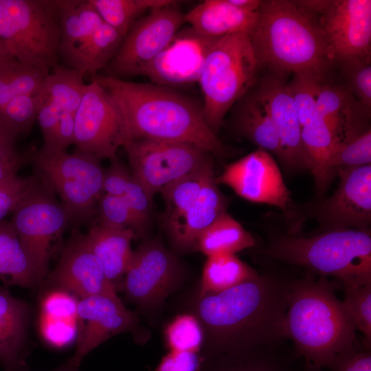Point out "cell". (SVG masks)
<instances>
[{
	"label": "cell",
	"instance_id": "30",
	"mask_svg": "<svg viewBox=\"0 0 371 371\" xmlns=\"http://www.w3.org/2000/svg\"><path fill=\"white\" fill-rule=\"evenodd\" d=\"M255 245L256 240L251 234L225 212L199 235L195 248L210 256L219 254H236Z\"/></svg>",
	"mask_w": 371,
	"mask_h": 371
},
{
	"label": "cell",
	"instance_id": "9",
	"mask_svg": "<svg viewBox=\"0 0 371 371\" xmlns=\"http://www.w3.org/2000/svg\"><path fill=\"white\" fill-rule=\"evenodd\" d=\"M297 1L319 26L334 60H370V0Z\"/></svg>",
	"mask_w": 371,
	"mask_h": 371
},
{
	"label": "cell",
	"instance_id": "28",
	"mask_svg": "<svg viewBox=\"0 0 371 371\" xmlns=\"http://www.w3.org/2000/svg\"><path fill=\"white\" fill-rule=\"evenodd\" d=\"M201 359L199 371H293L276 347L219 354Z\"/></svg>",
	"mask_w": 371,
	"mask_h": 371
},
{
	"label": "cell",
	"instance_id": "5",
	"mask_svg": "<svg viewBox=\"0 0 371 371\" xmlns=\"http://www.w3.org/2000/svg\"><path fill=\"white\" fill-rule=\"evenodd\" d=\"M265 256L300 266L344 286L371 283L370 229H333L309 237L276 234L261 250Z\"/></svg>",
	"mask_w": 371,
	"mask_h": 371
},
{
	"label": "cell",
	"instance_id": "20",
	"mask_svg": "<svg viewBox=\"0 0 371 371\" xmlns=\"http://www.w3.org/2000/svg\"><path fill=\"white\" fill-rule=\"evenodd\" d=\"M60 29L58 55L70 67L74 58L104 22L88 0H43Z\"/></svg>",
	"mask_w": 371,
	"mask_h": 371
},
{
	"label": "cell",
	"instance_id": "11",
	"mask_svg": "<svg viewBox=\"0 0 371 371\" xmlns=\"http://www.w3.org/2000/svg\"><path fill=\"white\" fill-rule=\"evenodd\" d=\"M176 4L177 1L152 10L131 26L117 52L106 67L107 76L122 79L143 75L186 23L185 14Z\"/></svg>",
	"mask_w": 371,
	"mask_h": 371
},
{
	"label": "cell",
	"instance_id": "35",
	"mask_svg": "<svg viewBox=\"0 0 371 371\" xmlns=\"http://www.w3.org/2000/svg\"><path fill=\"white\" fill-rule=\"evenodd\" d=\"M103 21L126 36L136 19L146 11L166 6L172 0H88Z\"/></svg>",
	"mask_w": 371,
	"mask_h": 371
},
{
	"label": "cell",
	"instance_id": "24",
	"mask_svg": "<svg viewBox=\"0 0 371 371\" xmlns=\"http://www.w3.org/2000/svg\"><path fill=\"white\" fill-rule=\"evenodd\" d=\"M212 179L200 194L174 225L168 228L171 240L179 249L195 248L199 235L221 215L227 212V201Z\"/></svg>",
	"mask_w": 371,
	"mask_h": 371
},
{
	"label": "cell",
	"instance_id": "3",
	"mask_svg": "<svg viewBox=\"0 0 371 371\" xmlns=\"http://www.w3.org/2000/svg\"><path fill=\"white\" fill-rule=\"evenodd\" d=\"M248 35L260 68L273 73L324 82L335 61L319 26L297 1H261Z\"/></svg>",
	"mask_w": 371,
	"mask_h": 371
},
{
	"label": "cell",
	"instance_id": "1",
	"mask_svg": "<svg viewBox=\"0 0 371 371\" xmlns=\"http://www.w3.org/2000/svg\"><path fill=\"white\" fill-rule=\"evenodd\" d=\"M292 281L266 271L223 292L199 295L192 314L203 331L201 357L277 347L288 338L286 316Z\"/></svg>",
	"mask_w": 371,
	"mask_h": 371
},
{
	"label": "cell",
	"instance_id": "45",
	"mask_svg": "<svg viewBox=\"0 0 371 371\" xmlns=\"http://www.w3.org/2000/svg\"><path fill=\"white\" fill-rule=\"evenodd\" d=\"M329 368L332 371H371L370 350L354 346L339 353Z\"/></svg>",
	"mask_w": 371,
	"mask_h": 371
},
{
	"label": "cell",
	"instance_id": "19",
	"mask_svg": "<svg viewBox=\"0 0 371 371\" xmlns=\"http://www.w3.org/2000/svg\"><path fill=\"white\" fill-rule=\"evenodd\" d=\"M285 74L272 72L255 91L273 122L281 148L280 161L290 171L308 170L295 104Z\"/></svg>",
	"mask_w": 371,
	"mask_h": 371
},
{
	"label": "cell",
	"instance_id": "2",
	"mask_svg": "<svg viewBox=\"0 0 371 371\" xmlns=\"http://www.w3.org/2000/svg\"><path fill=\"white\" fill-rule=\"evenodd\" d=\"M116 100L130 140L149 139L187 143L211 155L226 148L205 122L201 107L163 85L137 83L109 76H91Z\"/></svg>",
	"mask_w": 371,
	"mask_h": 371
},
{
	"label": "cell",
	"instance_id": "16",
	"mask_svg": "<svg viewBox=\"0 0 371 371\" xmlns=\"http://www.w3.org/2000/svg\"><path fill=\"white\" fill-rule=\"evenodd\" d=\"M239 196L254 203H267L282 210L290 206L291 192L280 168L269 153L257 149L228 164L215 179Z\"/></svg>",
	"mask_w": 371,
	"mask_h": 371
},
{
	"label": "cell",
	"instance_id": "27",
	"mask_svg": "<svg viewBox=\"0 0 371 371\" xmlns=\"http://www.w3.org/2000/svg\"><path fill=\"white\" fill-rule=\"evenodd\" d=\"M212 157L202 166L165 187L161 192L167 228L176 223L194 203L205 186L214 178Z\"/></svg>",
	"mask_w": 371,
	"mask_h": 371
},
{
	"label": "cell",
	"instance_id": "42",
	"mask_svg": "<svg viewBox=\"0 0 371 371\" xmlns=\"http://www.w3.org/2000/svg\"><path fill=\"white\" fill-rule=\"evenodd\" d=\"M78 297L58 288H52L43 297L40 319L59 322H78Z\"/></svg>",
	"mask_w": 371,
	"mask_h": 371
},
{
	"label": "cell",
	"instance_id": "40",
	"mask_svg": "<svg viewBox=\"0 0 371 371\" xmlns=\"http://www.w3.org/2000/svg\"><path fill=\"white\" fill-rule=\"evenodd\" d=\"M96 212L100 225L114 229H131L136 236H141L132 211L121 197L103 193L98 202Z\"/></svg>",
	"mask_w": 371,
	"mask_h": 371
},
{
	"label": "cell",
	"instance_id": "38",
	"mask_svg": "<svg viewBox=\"0 0 371 371\" xmlns=\"http://www.w3.org/2000/svg\"><path fill=\"white\" fill-rule=\"evenodd\" d=\"M342 301L357 330L363 335L365 348L371 343V283L360 286H344Z\"/></svg>",
	"mask_w": 371,
	"mask_h": 371
},
{
	"label": "cell",
	"instance_id": "49",
	"mask_svg": "<svg viewBox=\"0 0 371 371\" xmlns=\"http://www.w3.org/2000/svg\"><path fill=\"white\" fill-rule=\"evenodd\" d=\"M63 111L56 104L48 100L43 101L36 120L43 137V144L50 141Z\"/></svg>",
	"mask_w": 371,
	"mask_h": 371
},
{
	"label": "cell",
	"instance_id": "21",
	"mask_svg": "<svg viewBox=\"0 0 371 371\" xmlns=\"http://www.w3.org/2000/svg\"><path fill=\"white\" fill-rule=\"evenodd\" d=\"M259 8H241L231 0H205L185 14V19L194 32L205 38L249 34L256 23Z\"/></svg>",
	"mask_w": 371,
	"mask_h": 371
},
{
	"label": "cell",
	"instance_id": "51",
	"mask_svg": "<svg viewBox=\"0 0 371 371\" xmlns=\"http://www.w3.org/2000/svg\"><path fill=\"white\" fill-rule=\"evenodd\" d=\"M22 163L0 162V181L13 174L17 173Z\"/></svg>",
	"mask_w": 371,
	"mask_h": 371
},
{
	"label": "cell",
	"instance_id": "26",
	"mask_svg": "<svg viewBox=\"0 0 371 371\" xmlns=\"http://www.w3.org/2000/svg\"><path fill=\"white\" fill-rule=\"evenodd\" d=\"M0 280L24 287L42 283L12 225L5 220L0 223Z\"/></svg>",
	"mask_w": 371,
	"mask_h": 371
},
{
	"label": "cell",
	"instance_id": "36",
	"mask_svg": "<svg viewBox=\"0 0 371 371\" xmlns=\"http://www.w3.org/2000/svg\"><path fill=\"white\" fill-rule=\"evenodd\" d=\"M164 338L170 351H201L204 335L201 325L192 313L179 315L166 326Z\"/></svg>",
	"mask_w": 371,
	"mask_h": 371
},
{
	"label": "cell",
	"instance_id": "48",
	"mask_svg": "<svg viewBox=\"0 0 371 371\" xmlns=\"http://www.w3.org/2000/svg\"><path fill=\"white\" fill-rule=\"evenodd\" d=\"M75 113L63 111L50 141L43 144V147L67 150V148L74 144Z\"/></svg>",
	"mask_w": 371,
	"mask_h": 371
},
{
	"label": "cell",
	"instance_id": "4",
	"mask_svg": "<svg viewBox=\"0 0 371 371\" xmlns=\"http://www.w3.org/2000/svg\"><path fill=\"white\" fill-rule=\"evenodd\" d=\"M286 330L306 363L320 370L357 345L355 324L332 283L322 276L293 280Z\"/></svg>",
	"mask_w": 371,
	"mask_h": 371
},
{
	"label": "cell",
	"instance_id": "53",
	"mask_svg": "<svg viewBox=\"0 0 371 371\" xmlns=\"http://www.w3.org/2000/svg\"><path fill=\"white\" fill-rule=\"evenodd\" d=\"M303 371H321V370L305 363Z\"/></svg>",
	"mask_w": 371,
	"mask_h": 371
},
{
	"label": "cell",
	"instance_id": "8",
	"mask_svg": "<svg viewBox=\"0 0 371 371\" xmlns=\"http://www.w3.org/2000/svg\"><path fill=\"white\" fill-rule=\"evenodd\" d=\"M0 41L21 64L59 65L60 29L43 0H0Z\"/></svg>",
	"mask_w": 371,
	"mask_h": 371
},
{
	"label": "cell",
	"instance_id": "17",
	"mask_svg": "<svg viewBox=\"0 0 371 371\" xmlns=\"http://www.w3.org/2000/svg\"><path fill=\"white\" fill-rule=\"evenodd\" d=\"M82 328L74 355L65 364L76 371L82 359L111 337L135 328L137 315L127 309L119 299L96 295L79 299L77 308Z\"/></svg>",
	"mask_w": 371,
	"mask_h": 371
},
{
	"label": "cell",
	"instance_id": "10",
	"mask_svg": "<svg viewBox=\"0 0 371 371\" xmlns=\"http://www.w3.org/2000/svg\"><path fill=\"white\" fill-rule=\"evenodd\" d=\"M53 194L41 180L12 212L10 221L42 282L48 274L52 243L71 222Z\"/></svg>",
	"mask_w": 371,
	"mask_h": 371
},
{
	"label": "cell",
	"instance_id": "12",
	"mask_svg": "<svg viewBox=\"0 0 371 371\" xmlns=\"http://www.w3.org/2000/svg\"><path fill=\"white\" fill-rule=\"evenodd\" d=\"M129 140L126 122L116 100L91 79L75 113L76 149L100 160H111Z\"/></svg>",
	"mask_w": 371,
	"mask_h": 371
},
{
	"label": "cell",
	"instance_id": "22",
	"mask_svg": "<svg viewBox=\"0 0 371 371\" xmlns=\"http://www.w3.org/2000/svg\"><path fill=\"white\" fill-rule=\"evenodd\" d=\"M30 308L0 288V364L5 371H28L25 346Z\"/></svg>",
	"mask_w": 371,
	"mask_h": 371
},
{
	"label": "cell",
	"instance_id": "43",
	"mask_svg": "<svg viewBox=\"0 0 371 371\" xmlns=\"http://www.w3.org/2000/svg\"><path fill=\"white\" fill-rule=\"evenodd\" d=\"M349 83V90L368 111L371 108L370 60H359L342 64Z\"/></svg>",
	"mask_w": 371,
	"mask_h": 371
},
{
	"label": "cell",
	"instance_id": "44",
	"mask_svg": "<svg viewBox=\"0 0 371 371\" xmlns=\"http://www.w3.org/2000/svg\"><path fill=\"white\" fill-rule=\"evenodd\" d=\"M121 198L132 211L142 236L150 218L153 197L132 175Z\"/></svg>",
	"mask_w": 371,
	"mask_h": 371
},
{
	"label": "cell",
	"instance_id": "29",
	"mask_svg": "<svg viewBox=\"0 0 371 371\" xmlns=\"http://www.w3.org/2000/svg\"><path fill=\"white\" fill-rule=\"evenodd\" d=\"M259 273L236 254L207 256L204 264L199 295L226 291L258 277Z\"/></svg>",
	"mask_w": 371,
	"mask_h": 371
},
{
	"label": "cell",
	"instance_id": "52",
	"mask_svg": "<svg viewBox=\"0 0 371 371\" xmlns=\"http://www.w3.org/2000/svg\"><path fill=\"white\" fill-rule=\"evenodd\" d=\"M16 60L0 41V66Z\"/></svg>",
	"mask_w": 371,
	"mask_h": 371
},
{
	"label": "cell",
	"instance_id": "46",
	"mask_svg": "<svg viewBox=\"0 0 371 371\" xmlns=\"http://www.w3.org/2000/svg\"><path fill=\"white\" fill-rule=\"evenodd\" d=\"M131 176V171L117 157L112 159L104 170L103 193L121 197Z\"/></svg>",
	"mask_w": 371,
	"mask_h": 371
},
{
	"label": "cell",
	"instance_id": "15",
	"mask_svg": "<svg viewBox=\"0 0 371 371\" xmlns=\"http://www.w3.org/2000/svg\"><path fill=\"white\" fill-rule=\"evenodd\" d=\"M339 186L333 195L313 206L311 214L324 227L369 229L371 223V164L336 170Z\"/></svg>",
	"mask_w": 371,
	"mask_h": 371
},
{
	"label": "cell",
	"instance_id": "37",
	"mask_svg": "<svg viewBox=\"0 0 371 371\" xmlns=\"http://www.w3.org/2000/svg\"><path fill=\"white\" fill-rule=\"evenodd\" d=\"M42 103L38 93L16 96L0 109V122L17 135L28 133Z\"/></svg>",
	"mask_w": 371,
	"mask_h": 371
},
{
	"label": "cell",
	"instance_id": "50",
	"mask_svg": "<svg viewBox=\"0 0 371 371\" xmlns=\"http://www.w3.org/2000/svg\"><path fill=\"white\" fill-rule=\"evenodd\" d=\"M17 137V135L0 122V162L23 163V157L16 148Z\"/></svg>",
	"mask_w": 371,
	"mask_h": 371
},
{
	"label": "cell",
	"instance_id": "33",
	"mask_svg": "<svg viewBox=\"0 0 371 371\" xmlns=\"http://www.w3.org/2000/svg\"><path fill=\"white\" fill-rule=\"evenodd\" d=\"M84 76L77 69L58 65L49 71L38 94L43 101H50L64 111L75 113L87 87Z\"/></svg>",
	"mask_w": 371,
	"mask_h": 371
},
{
	"label": "cell",
	"instance_id": "25",
	"mask_svg": "<svg viewBox=\"0 0 371 371\" xmlns=\"http://www.w3.org/2000/svg\"><path fill=\"white\" fill-rule=\"evenodd\" d=\"M315 101L317 110L328 126L337 146L367 130L360 123L359 113L360 111L370 113L357 107L360 103L355 101L349 89L320 82L317 87Z\"/></svg>",
	"mask_w": 371,
	"mask_h": 371
},
{
	"label": "cell",
	"instance_id": "39",
	"mask_svg": "<svg viewBox=\"0 0 371 371\" xmlns=\"http://www.w3.org/2000/svg\"><path fill=\"white\" fill-rule=\"evenodd\" d=\"M370 164V128L340 142L330 160V166L335 174L339 168H356Z\"/></svg>",
	"mask_w": 371,
	"mask_h": 371
},
{
	"label": "cell",
	"instance_id": "13",
	"mask_svg": "<svg viewBox=\"0 0 371 371\" xmlns=\"http://www.w3.org/2000/svg\"><path fill=\"white\" fill-rule=\"evenodd\" d=\"M124 148L132 175L153 198L212 157L203 149L190 144L149 139L129 140Z\"/></svg>",
	"mask_w": 371,
	"mask_h": 371
},
{
	"label": "cell",
	"instance_id": "41",
	"mask_svg": "<svg viewBox=\"0 0 371 371\" xmlns=\"http://www.w3.org/2000/svg\"><path fill=\"white\" fill-rule=\"evenodd\" d=\"M35 173L29 176L13 174L0 181V223L15 210L41 183Z\"/></svg>",
	"mask_w": 371,
	"mask_h": 371
},
{
	"label": "cell",
	"instance_id": "18",
	"mask_svg": "<svg viewBox=\"0 0 371 371\" xmlns=\"http://www.w3.org/2000/svg\"><path fill=\"white\" fill-rule=\"evenodd\" d=\"M45 280L52 288L63 289L80 299L96 295L120 298L78 228L74 229L58 264Z\"/></svg>",
	"mask_w": 371,
	"mask_h": 371
},
{
	"label": "cell",
	"instance_id": "47",
	"mask_svg": "<svg viewBox=\"0 0 371 371\" xmlns=\"http://www.w3.org/2000/svg\"><path fill=\"white\" fill-rule=\"evenodd\" d=\"M201 360L198 352L170 351L162 358L155 371H199Z\"/></svg>",
	"mask_w": 371,
	"mask_h": 371
},
{
	"label": "cell",
	"instance_id": "54",
	"mask_svg": "<svg viewBox=\"0 0 371 371\" xmlns=\"http://www.w3.org/2000/svg\"><path fill=\"white\" fill-rule=\"evenodd\" d=\"M54 371H69V370L66 368V366L64 364L62 367H60V368H58V369H56V370H55Z\"/></svg>",
	"mask_w": 371,
	"mask_h": 371
},
{
	"label": "cell",
	"instance_id": "23",
	"mask_svg": "<svg viewBox=\"0 0 371 371\" xmlns=\"http://www.w3.org/2000/svg\"><path fill=\"white\" fill-rule=\"evenodd\" d=\"M85 241L101 263L104 273L117 291L122 289L124 276L133 251L131 242L136 237L131 229H114L100 224L91 226L83 234Z\"/></svg>",
	"mask_w": 371,
	"mask_h": 371
},
{
	"label": "cell",
	"instance_id": "31",
	"mask_svg": "<svg viewBox=\"0 0 371 371\" xmlns=\"http://www.w3.org/2000/svg\"><path fill=\"white\" fill-rule=\"evenodd\" d=\"M236 124L243 136L258 148L271 152L280 159L281 148L275 127L265 104L256 92L244 100Z\"/></svg>",
	"mask_w": 371,
	"mask_h": 371
},
{
	"label": "cell",
	"instance_id": "7",
	"mask_svg": "<svg viewBox=\"0 0 371 371\" xmlns=\"http://www.w3.org/2000/svg\"><path fill=\"white\" fill-rule=\"evenodd\" d=\"M35 174L56 193L71 222L87 223L96 212L103 194L104 170L95 155L75 150L41 147L31 156Z\"/></svg>",
	"mask_w": 371,
	"mask_h": 371
},
{
	"label": "cell",
	"instance_id": "32",
	"mask_svg": "<svg viewBox=\"0 0 371 371\" xmlns=\"http://www.w3.org/2000/svg\"><path fill=\"white\" fill-rule=\"evenodd\" d=\"M125 36L103 22L76 54L70 67L91 76L107 65L117 52Z\"/></svg>",
	"mask_w": 371,
	"mask_h": 371
},
{
	"label": "cell",
	"instance_id": "14",
	"mask_svg": "<svg viewBox=\"0 0 371 371\" xmlns=\"http://www.w3.org/2000/svg\"><path fill=\"white\" fill-rule=\"evenodd\" d=\"M183 270L177 258L157 240L144 242L133 251L122 289L141 308H157L180 285Z\"/></svg>",
	"mask_w": 371,
	"mask_h": 371
},
{
	"label": "cell",
	"instance_id": "6",
	"mask_svg": "<svg viewBox=\"0 0 371 371\" xmlns=\"http://www.w3.org/2000/svg\"><path fill=\"white\" fill-rule=\"evenodd\" d=\"M260 69L248 34L212 41L197 80L203 95L202 113L215 135L229 109L256 83Z\"/></svg>",
	"mask_w": 371,
	"mask_h": 371
},
{
	"label": "cell",
	"instance_id": "34",
	"mask_svg": "<svg viewBox=\"0 0 371 371\" xmlns=\"http://www.w3.org/2000/svg\"><path fill=\"white\" fill-rule=\"evenodd\" d=\"M49 73L16 60L0 66V109L16 96L38 93Z\"/></svg>",
	"mask_w": 371,
	"mask_h": 371
}]
</instances>
